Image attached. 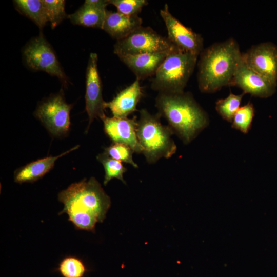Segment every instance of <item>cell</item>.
I'll use <instances>...</instances> for the list:
<instances>
[{"mask_svg": "<svg viewBox=\"0 0 277 277\" xmlns=\"http://www.w3.org/2000/svg\"><path fill=\"white\" fill-rule=\"evenodd\" d=\"M109 0H86L73 14L68 15L71 22L86 27L102 29Z\"/></svg>", "mask_w": 277, "mask_h": 277, "instance_id": "2e32d148", "label": "cell"}, {"mask_svg": "<svg viewBox=\"0 0 277 277\" xmlns=\"http://www.w3.org/2000/svg\"><path fill=\"white\" fill-rule=\"evenodd\" d=\"M155 106L173 132L185 144L189 143L208 124L207 113L188 92H159Z\"/></svg>", "mask_w": 277, "mask_h": 277, "instance_id": "3957f363", "label": "cell"}, {"mask_svg": "<svg viewBox=\"0 0 277 277\" xmlns=\"http://www.w3.org/2000/svg\"><path fill=\"white\" fill-rule=\"evenodd\" d=\"M102 120L105 132L114 143L125 144L134 152L142 153L136 135L137 121L136 116L128 118L105 116Z\"/></svg>", "mask_w": 277, "mask_h": 277, "instance_id": "4fadbf2b", "label": "cell"}, {"mask_svg": "<svg viewBox=\"0 0 277 277\" xmlns=\"http://www.w3.org/2000/svg\"><path fill=\"white\" fill-rule=\"evenodd\" d=\"M166 25L168 39L180 50L199 56L204 50V40L201 34L184 25L169 11L166 4L160 10Z\"/></svg>", "mask_w": 277, "mask_h": 277, "instance_id": "9c48e42d", "label": "cell"}, {"mask_svg": "<svg viewBox=\"0 0 277 277\" xmlns=\"http://www.w3.org/2000/svg\"><path fill=\"white\" fill-rule=\"evenodd\" d=\"M198 57L180 49L169 53L152 79L151 88L159 92H183L194 70Z\"/></svg>", "mask_w": 277, "mask_h": 277, "instance_id": "5b68a950", "label": "cell"}, {"mask_svg": "<svg viewBox=\"0 0 277 277\" xmlns=\"http://www.w3.org/2000/svg\"><path fill=\"white\" fill-rule=\"evenodd\" d=\"M242 59L251 69L277 84V45L270 42L251 46L242 53Z\"/></svg>", "mask_w": 277, "mask_h": 277, "instance_id": "30bf717a", "label": "cell"}, {"mask_svg": "<svg viewBox=\"0 0 277 277\" xmlns=\"http://www.w3.org/2000/svg\"><path fill=\"white\" fill-rule=\"evenodd\" d=\"M14 3L17 10L40 29L48 22L42 0H16Z\"/></svg>", "mask_w": 277, "mask_h": 277, "instance_id": "d6986e66", "label": "cell"}, {"mask_svg": "<svg viewBox=\"0 0 277 277\" xmlns=\"http://www.w3.org/2000/svg\"><path fill=\"white\" fill-rule=\"evenodd\" d=\"M169 53L170 52L143 53L120 55L118 57L134 74L136 79L140 81L154 76Z\"/></svg>", "mask_w": 277, "mask_h": 277, "instance_id": "5bb4252c", "label": "cell"}, {"mask_svg": "<svg viewBox=\"0 0 277 277\" xmlns=\"http://www.w3.org/2000/svg\"><path fill=\"white\" fill-rule=\"evenodd\" d=\"M24 56L27 65L31 69L45 71L67 84V77L55 53L42 35L32 39L27 45Z\"/></svg>", "mask_w": 277, "mask_h": 277, "instance_id": "52a82bcc", "label": "cell"}, {"mask_svg": "<svg viewBox=\"0 0 277 277\" xmlns=\"http://www.w3.org/2000/svg\"><path fill=\"white\" fill-rule=\"evenodd\" d=\"M138 15L128 16L107 10L102 30L117 41L125 38L142 26Z\"/></svg>", "mask_w": 277, "mask_h": 277, "instance_id": "e0dca14e", "label": "cell"}, {"mask_svg": "<svg viewBox=\"0 0 277 277\" xmlns=\"http://www.w3.org/2000/svg\"><path fill=\"white\" fill-rule=\"evenodd\" d=\"M47 20L52 28L56 27L68 15L65 10L63 0H42Z\"/></svg>", "mask_w": 277, "mask_h": 277, "instance_id": "7402d4cb", "label": "cell"}, {"mask_svg": "<svg viewBox=\"0 0 277 277\" xmlns=\"http://www.w3.org/2000/svg\"><path fill=\"white\" fill-rule=\"evenodd\" d=\"M97 55L91 53L88 60L86 76V110L89 117V128L95 118L102 119L106 115V102L102 96V85L97 68Z\"/></svg>", "mask_w": 277, "mask_h": 277, "instance_id": "8fae6325", "label": "cell"}, {"mask_svg": "<svg viewBox=\"0 0 277 277\" xmlns=\"http://www.w3.org/2000/svg\"><path fill=\"white\" fill-rule=\"evenodd\" d=\"M72 107L66 102L62 94H58L43 102L35 114L52 134L61 136L69 130Z\"/></svg>", "mask_w": 277, "mask_h": 277, "instance_id": "ba28073f", "label": "cell"}, {"mask_svg": "<svg viewBox=\"0 0 277 277\" xmlns=\"http://www.w3.org/2000/svg\"><path fill=\"white\" fill-rule=\"evenodd\" d=\"M197 62V83L203 93H213L230 86L242 59V53L233 38L215 43L204 49Z\"/></svg>", "mask_w": 277, "mask_h": 277, "instance_id": "7a4b0ae2", "label": "cell"}, {"mask_svg": "<svg viewBox=\"0 0 277 277\" xmlns=\"http://www.w3.org/2000/svg\"><path fill=\"white\" fill-rule=\"evenodd\" d=\"M76 146L66 152L55 156H48L31 162L17 170L14 175V181L18 183L33 182L43 177L54 166L55 161L60 157L77 149Z\"/></svg>", "mask_w": 277, "mask_h": 277, "instance_id": "ac0fdd59", "label": "cell"}, {"mask_svg": "<svg viewBox=\"0 0 277 277\" xmlns=\"http://www.w3.org/2000/svg\"><path fill=\"white\" fill-rule=\"evenodd\" d=\"M140 114L136 135L147 161L151 164L162 157H171L176 151L171 137L174 133L171 128L161 124L159 114L152 115L146 109H142Z\"/></svg>", "mask_w": 277, "mask_h": 277, "instance_id": "277c9868", "label": "cell"}, {"mask_svg": "<svg viewBox=\"0 0 277 277\" xmlns=\"http://www.w3.org/2000/svg\"><path fill=\"white\" fill-rule=\"evenodd\" d=\"M230 86L240 88L245 94L267 98L275 93L277 84L250 68L242 59Z\"/></svg>", "mask_w": 277, "mask_h": 277, "instance_id": "7c38bea8", "label": "cell"}, {"mask_svg": "<svg viewBox=\"0 0 277 277\" xmlns=\"http://www.w3.org/2000/svg\"><path fill=\"white\" fill-rule=\"evenodd\" d=\"M109 2L116 7L117 12L128 16L138 15L148 4L146 0H109Z\"/></svg>", "mask_w": 277, "mask_h": 277, "instance_id": "484cf974", "label": "cell"}, {"mask_svg": "<svg viewBox=\"0 0 277 277\" xmlns=\"http://www.w3.org/2000/svg\"><path fill=\"white\" fill-rule=\"evenodd\" d=\"M244 95V92L239 95L230 93L226 98L218 100L215 104L216 111L223 119L232 122Z\"/></svg>", "mask_w": 277, "mask_h": 277, "instance_id": "ffe728a7", "label": "cell"}, {"mask_svg": "<svg viewBox=\"0 0 277 277\" xmlns=\"http://www.w3.org/2000/svg\"><path fill=\"white\" fill-rule=\"evenodd\" d=\"M97 159L103 164L105 170L104 185H106L114 178L117 179L126 184L123 179V174L126 172L127 169L124 167L121 161L109 157L104 153L99 154Z\"/></svg>", "mask_w": 277, "mask_h": 277, "instance_id": "44dd1931", "label": "cell"}, {"mask_svg": "<svg viewBox=\"0 0 277 277\" xmlns=\"http://www.w3.org/2000/svg\"><path fill=\"white\" fill-rule=\"evenodd\" d=\"M179 49L150 27L141 26L124 38L117 41L113 52L117 56L143 53L171 52Z\"/></svg>", "mask_w": 277, "mask_h": 277, "instance_id": "8992f818", "label": "cell"}, {"mask_svg": "<svg viewBox=\"0 0 277 277\" xmlns=\"http://www.w3.org/2000/svg\"><path fill=\"white\" fill-rule=\"evenodd\" d=\"M254 116L253 105L249 102L240 107L235 114L232 122V127L244 133H247L251 128Z\"/></svg>", "mask_w": 277, "mask_h": 277, "instance_id": "603a6c76", "label": "cell"}, {"mask_svg": "<svg viewBox=\"0 0 277 277\" xmlns=\"http://www.w3.org/2000/svg\"><path fill=\"white\" fill-rule=\"evenodd\" d=\"M58 200L64 204L59 214L67 213L76 229L93 232L111 205L109 196L93 177L71 184L59 193Z\"/></svg>", "mask_w": 277, "mask_h": 277, "instance_id": "6da1fadb", "label": "cell"}, {"mask_svg": "<svg viewBox=\"0 0 277 277\" xmlns=\"http://www.w3.org/2000/svg\"><path fill=\"white\" fill-rule=\"evenodd\" d=\"M133 150L125 144L113 143L105 148L104 153L109 157L129 164L134 168H138V165L133 160Z\"/></svg>", "mask_w": 277, "mask_h": 277, "instance_id": "d4e9b609", "label": "cell"}, {"mask_svg": "<svg viewBox=\"0 0 277 277\" xmlns=\"http://www.w3.org/2000/svg\"><path fill=\"white\" fill-rule=\"evenodd\" d=\"M143 94L140 81L136 79L130 85L121 91L110 102H106V108L110 109L114 117L126 118L137 110L136 106Z\"/></svg>", "mask_w": 277, "mask_h": 277, "instance_id": "9a60e30c", "label": "cell"}, {"mask_svg": "<svg viewBox=\"0 0 277 277\" xmlns=\"http://www.w3.org/2000/svg\"><path fill=\"white\" fill-rule=\"evenodd\" d=\"M58 270L64 277H83L86 268L81 259L67 256L61 262Z\"/></svg>", "mask_w": 277, "mask_h": 277, "instance_id": "cb8c5ba5", "label": "cell"}]
</instances>
